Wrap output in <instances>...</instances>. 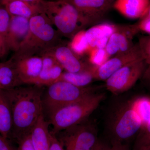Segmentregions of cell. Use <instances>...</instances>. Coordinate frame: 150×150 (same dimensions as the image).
Returning <instances> with one entry per match:
<instances>
[{
    "label": "cell",
    "instance_id": "obj_1",
    "mask_svg": "<svg viewBox=\"0 0 150 150\" xmlns=\"http://www.w3.org/2000/svg\"><path fill=\"white\" fill-rule=\"evenodd\" d=\"M10 103L13 118L12 139L17 142L30 134L43 114L42 86L33 85L4 90Z\"/></svg>",
    "mask_w": 150,
    "mask_h": 150
},
{
    "label": "cell",
    "instance_id": "obj_2",
    "mask_svg": "<svg viewBox=\"0 0 150 150\" xmlns=\"http://www.w3.org/2000/svg\"><path fill=\"white\" fill-rule=\"evenodd\" d=\"M43 13L61 35L71 38L93 23L67 0H43Z\"/></svg>",
    "mask_w": 150,
    "mask_h": 150
},
{
    "label": "cell",
    "instance_id": "obj_3",
    "mask_svg": "<svg viewBox=\"0 0 150 150\" xmlns=\"http://www.w3.org/2000/svg\"><path fill=\"white\" fill-rule=\"evenodd\" d=\"M105 97L104 93H94L56 110L48 118V122L52 126L51 134L56 135L85 121Z\"/></svg>",
    "mask_w": 150,
    "mask_h": 150
},
{
    "label": "cell",
    "instance_id": "obj_4",
    "mask_svg": "<svg viewBox=\"0 0 150 150\" xmlns=\"http://www.w3.org/2000/svg\"><path fill=\"white\" fill-rule=\"evenodd\" d=\"M97 90V87H80L65 81L56 82L43 91L42 99L43 115L48 118L61 108L96 93Z\"/></svg>",
    "mask_w": 150,
    "mask_h": 150
},
{
    "label": "cell",
    "instance_id": "obj_5",
    "mask_svg": "<svg viewBox=\"0 0 150 150\" xmlns=\"http://www.w3.org/2000/svg\"><path fill=\"white\" fill-rule=\"evenodd\" d=\"M142 127V121L129 102L122 105L115 112L111 122V143H126L139 133Z\"/></svg>",
    "mask_w": 150,
    "mask_h": 150
},
{
    "label": "cell",
    "instance_id": "obj_6",
    "mask_svg": "<svg viewBox=\"0 0 150 150\" xmlns=\"http://www.w3.org/2000/svg\"><path fill=\"white\" fill-rule=\"evenodd\" d=\"M65 150H91L97 142L96 129L85 121L55 135Z\"/></svg>",
    "mask_w": 150,
    "mask_h": 150
},
{
    "label": "cell",
    "instance_id": "obj_7",
    "mask_svg": "<svg viewBox=\"0 0 150 150\" xmlns=\"http://www.w3.org/2000/svg\"><path fill=\"white\" fill-rule=\"evenodd\" d=\"M145 69L142 58L129 63L114 73L105 81L108 91L118 94L129 90L142 77Z\"/></svg>",
    "mask_w": 150,
    "mask_h": 150
},
{
    "label": "cell",
    "instance_id": "obj_8",
    "mask_svg": "<svg viewBox=\"0 0 150 150\" xmlns=\"http://www.w3.org/2000/svg\"><path fill=\"white\" fill-rule=\"evenodd\" d=\"M52 25L51 22L47 23L30 40L21 44L13 57L38 56L44 51L60 44L61 34Z\"/></svg>",
    "mask_w": 150,
    "mask_h": 150
},
{
    "label": "cell",
    "instance_id": "obj_9",
    "mask_svg": "<svg viewBox=\"0 0 150 150\" xmlns=\"http://www.w3.org/2000/svg\"><path fill=\"white\" fill-rule=\"evenodd\" d=\"M142 58L139 45H134L129 52L113 56L100 67L92 66L95 79L105 81L125 65Z\"/></svg>",
    "mask_w": 150,
    "mask_h": 150
},
{
    "label": "cell",
    "instance_id": "obj_10",
    "mask_svg": "<svg viewBox=\"0 0 150 150\" xmlns=\"http://www.w3.org/2000/svg\"><path fill=\"white\" fill-rule=\"evenodd\" d=\"M139 30L137 24L118 26L117 30L109 38L105 48L110 57L131 51L134 46L132 38Z\"/></svg>",
    "mask_w": 150,
    "mask_h": 150
},
{
    "label": "cell",
    "instance_id": "obj_11",
    "mask_svg": "<svg viewBox=\"0 0 150 150\" xmlns=\"http://www.w3.org/2000/svg\"><path fill=\"white\" fill-rule=\"evenodd\" d=\"M45 51L52 54L66 71L78 72L86 69L90 65L82 62L69 46L61 43Z\"/></svg>",
    "mask_w": 150,
    "mask_h": 150
},
{
    "label": "cell",
    "instance_id": "obj_12",
    "mask_svg": "<svg viewBox=\"0 0 150 150\" xmlns=\"http://www.w3.org/2000/svg\"><path fill=\"white\" fill-rule=\"evenodd\" d=\"M20 77L24 84L34 85L41 72L42 59L40 56L12 57Z\"/></svg>",
    "mask_w": 150,
    "mask_h": 150
},
{
    "label": "cell",
    "instance_id": "obj_13",
    "mask_svg": "<svg viewBox=\"0 0 150 150\" xmlns=\"http://www.w3.org/2000/svg\"><path fill=\"white\" fill-rule=\"evenodd\" d=\"M92 23L102 18L110 10L113 1L110 0H67Z\"/></svg>",
    "mask_w": 150,
    "mask_h": 150
},
{
    "label": "cell",
    "instance_id": "obj_14",
    "mask_svg": "<svg viewBox=\"0 0 150 150\" xmlns=\"http://www.w3.org/2000/svg\"><path fill=\"white\" fill-rule=\"evenodd\" d=\"M29 19L11 16L6 44L8 50L17 52L25 40L29 30Z\"/></svg>",
    "mask_w": 150,
    "mask_h": 150
},
{
    "label": "cell",
    "instance_id": "obj_15",
    "mask_svg": "<svg viewBox=\"0 0 150 150\" xmlns=\"http://www.w3.org/2000/svg\"><path fill=\"white\" fill-rule=\"evenodd\" d=\"M150 0H115L112 6L127 18H143L147 13Z\"/></svg>",
    "mask_w": 150,
    "mask_h": 150
},
{
    "label": "cell",
    "instance_id": "obj_16",
    "mask_svg": "<svg viewBox=\"0 0 150 150\" xmlns=\"http://www.w3.org/2000/svg\"><path fill=\"white\" fill-rule=\"evenodd\" d=\"M49 123L43 114L40 115L30 132V140L35 150H48L51 134L48 129Z\"/></svg>",
    "mask_w": 150,
    "mask_h": 150
},
{
    "label": "cell",
    "instance_id": "obj_17",
    "mask_svg": "<svg viewBox=\"0 0 150 150\" xmlns=\"http://www.w3.org/2000/svg\"><path fill=\"white\" fill-rule=\"evenodd\" d=\"M24 84L17 70L13 58L1 63L0 65V89H11Z\"/></svg>",
    "mask_w": 150,
    "mask_h": 150
},
{
    "label": "cell",
    "instance_id": "obj_18",
    "mask_svg": "<svg viewBox=\"0 0 150 150\" xmlns=\"http://www.w3.org/2000/svg\"><path fill=\"white\" fill-rule=\"evenodd\" d=\"M13 118L10 103L4 90L0 89V134L12 139Z\"/></svg>",
    "mask_w": 150,
    "mask_h": 150
},
{
    "label": "cell",
    "instance_id": "obj_19",
    "mask_svg": "<svg viewBox=\"0 0 150 150\" xmlns=\"http://www.w3.org/2000/svg\"><path fill=\"white\" fill-rule=\"evenodd\" d=\"M4 6L11 16L30 19L43 13L41 4L25 1H14L8 3Z\"/></svg>",
    "mask_w": 150,
    "mask_h": 150
},
{
    "label": "cell",
    "instance_id": "obj_20",
    "mask_svg": "<svg viewBox=\"0 0 150 150\" xmlns=\"http://www.w3.org/2000/svg\"><path fill=\"white\" fill-rule=\"evenodd\" d=\"M118 26L108 23H102L93 26L86 30V36L90 47L96 48L98 41L103 38H108L117 30Z\"/></svg>",
    "mask_w": 150,
    "mask_h": 150
},
{
    "label": "cell",
    "instance_id": "obj_21",
    "mask_svg": "<svg viewBox=\"0 0 150 150\" xmlns=\"http://www.w3.org/2000/svg\"><path fill=\"white\" fill-rule=\"evenodd\" d=\"M95 79L93 66L90 64L86 69L77 73L63 72L59 81H65L80 87L88 86Z\"/></svg>",
    "mask_w": 150,
    "mask_h": 150
},
{
    "label": "cell",
    "instance_id": "obj_22",
    "mask_svg": "<svg viewBox=\"0 0 150 150\" xmlns=\"http://www.w3.org/2000/svg\"><path fill=\"white\" fill-rule=\"evenodd\" d=\"M129 102L142 121V129L144 128L150 122V97H139Z\"/></svg>",
    "mask_w": 150,
    "mask_h": 150
},
{
    "label": "cell",
    "instance_id": "obj_23",
    "mask_svg": "<svg viewBox=\"0 0 150 150\" xmlns=\"http://www.w3.org/2000/svg\"><path fill=\"white\" fill-rule=\"evenodd\" d=\"M64 71V69L59 64H57L49 69L41 71L34 85L41 86L51 85L59 81Z\"/></svg>",
    "mask_w": 150,
    "mask_h": 150
},
{
    "label": "cell",
    "instance_id": "obj_24",
    "mask_svg": "<svg viewBox=\"0 0 150 150\" xmlns=\"http://www.w3.org/2000/svg\"><path fill=\"white\" fill-rule=\"evenodd\" d=\"M69 46L77 56H83L88 53L91 48L86 38V30H83L75 34Z\"/></svg>",
    "mask_w": 150,
    "mask_h": 150
},
{
    "label": "cell",
    "instance_id": "obj_25",
    "mask_svg": "<svg viewBox=\"0 0 150 150\" xmlns=\"http://www.w3.org/2000/svg\"><path fill=\"white\" fill-rule=\"evenodd\" d=\"M11 18V16L5 6L0 4V42L7 51L6 40Z\"/></svg>",
    "mask_w": 150,
    "mask_h": 150
},
{
    "label": "cell",
    "instance_id": "obj_26",
    "mask_svg": "<svg viewBox=\"0 0 150 150\" xmlns=\"http://www.w3.org/2000/svg\"><path fill=\"white\" fill-rule=\"evenodd\" d=\"M150 149V122L139 132L133 150H149Z\"/></svg>",
    "mask_w": 150,
    "mask_h": 150
},
{
    "label": "cell",
    "instance_id": "obj_27",
    "mask_svg": "<svg viewBox=\"0 0 150 150\" xmlns=\"http://www.w3.org/2000/svg\"><path fill=\"white\" fill-rule=\"evenodd\" d=\"M105 48H92L88 52V61L90 64L95 67H99L110 59Z\"/></svg>",
    "mask_w": 150,
    "mask_h": 150
},
{
    "label": "cell",
    "instance_id": "obj_28",
    "mask_svg": "<svg viewBox=\"0 0 150 150\" xmlns=\"http://www.w3.org/2000/svg\"><path fill=\"white\" fill-rule=\"evenodd\" d=\"M145 69H150V35L140 38L138 43Z\"/></svg>",
    "mask_w": 150,
    "mask_h": 150
},
{
    "label": "cell",
    "instance_id": "obj_29",
    "mask_svg": "<svg viewBox=\"0 0 150 150\" xmlns=\"http://www.w3.org/2000/svg\"><path fill=\"white\" fill-rule=\"evenodd\" d=\"M17 143L18 144L17 150H35L31 143L30 134L20 139Z\"/></svg>",
    "mask_w": 150,
    "mask_h": 150
},
{
    "label": "cell",
    "instance_id": "obj_30",
    "mask_svg": "<svg viewBox=\"0 0 150 150\" xmlns=\"http://www.w3.org/2000/svg\"><path fill=\"white\" fill-rule=\"evenodd\" d=\"M142 18V20L137 24L138 29L150 35V18L145 16Z\"/></svg>",
    "mask_w": 150,
    "mask_h": 150
},
{
    "label": "cell",
    "instance_id": "obj_31",
    "mask_svg": "<svg viewBox=\"0 0 150 150\" xmlns=\"http://www.w3.org/2000/svg\"><path fill=\"white\" fill-rule=\"evenodd\" d=\"M48 150H65L61 142L55 135L51 134V144Z\"/></svg>",
    "mask_w": 150,
    "mask_h": 150
},
{
    "label": "cell",
    "instance_id": "obj_32",
    "mask_svg": "<svg viewBox=\"0 0 150 150\" xmlns=\"http://www.w3.org/2000/svg\"><path fill=\"white\" fill-rule=\"evenodd\" d=\"M0 150H17V149L11 144L8 139L0 134Z\"/></svg>",
    "mask_w": 150,
    "mask_h": 150
},
{
    "label": "cell",
    "instance_id": "obj_33",
    "mask_svg": "<svg viewBox=\"0 0 150 150\" xmlns=\"http://www.w3.org/2000/svg\"><path fill=\"white\" fill-rule=\"evenodd\" d=\"M108 150H130L129 145L126 143L112 142Z\"/></svg>",
    "mask_w": 150,
    "mask_h": 150
},
{
    "label": "cell",
    "instance_id": "obj_34",
    "mask_svg": "<svg viewBox=\"0 0 150 150\" xmlns=\"http://www.w3.org/2000/svg\"><path fill=\"white\" fill-rule=\"evenodd\" d=\"M109 147V146L98 140L91 150H108Z\"/></svg>",
    "mask_w": 150,
    "mask_h": 150
},
{
    "label": "cell",
    "instance_id": "obj_35",
    "mask_svg": "<svg viewBox=\"0 0 150 150\" xmlns=\"http://www.w3.org/2000/svg\"><path fill=\"white\" fill-rule=\"evenodd\" d=\"M43 0H0V4L3 6L5 5L8 3L14 1H25L30 2L41 4Z\"/></svg>",
    "mask_w": 150,
    "mask_h": 150
},
{
    "label": "cell",
    "instance_id": "obj_36",
    "mask_svg": "<svg viewBox=\"0 0 150 150\" xmlns=\"http://www.w3.org/2000/svg\"><path fill=\"white\" fill-rule=\"evenodd\" d=\"M142 77L143 80L150 85V69H145Z\"/></svg>",
    "mask_w": 150,
    "mask_h": 150
},
{
    "label": "cell",
    "instance_id": "obj_37",
    "mask_svg": "<svg viewBox=\"0 0 150 150\" xmlns=\"http://www.w3.org/2000/svg\"><path fill=\"white\" fill-rule=\"evenodd\" d=\"M7 50L0 42V57L4 56L6 53Z\"/></svg>",
    "mask_w": 150,
    "mask_h": 150
},
{
    "label": "cell",
    "instance_id": "obj_38",
    "mask_svg": "<svg viewBox=\"0 0 150 150\" xmlns=\"http://www.w3.org/2000/svg\"><path fill=\"white\" fill-rule=\"evenodd\" d=\"M146 16L149 17L150 18V6H149V10H148L147 13L146 14Z\"/></svg>",
    "mask_w": 150,
    "mask_h": 150
},
{
    "label": "cell",
    "instance_id": "obj_39",
    "mask_svg": "<svg viewBox=\"0 0 150 150\" xmlns=\"http://www.w3.org/2000/svg\"><path fill=\"white\" fill-rule=\"evenodd\" d=\"M110 1H114V0H110Z\"/></svg>",
    "mask_w": 150,
    "mask_h": 150
},
{
    "label": "cell",
    "instance_id": "obj_40",
    "mask_svg": "<svg viewBox=\"0 0 150 150\" xmlns=\"http://www.w3.org/2000/svg\"><path fill=\"white\" fill-rule=\"evenodd\" d=\"M0 65H1V63H0Z\"/></svg>",
    "mask_w": 150,
    "mask_h": 150
},
{
    "label": "cell",
    "instance_id": "obj_41",
    "mask_svg": "<svg viewBox=\"0 0 150 150\" xmlns=\"http://www.w3.org/2000/svg\"><path fill=\"white\" fill-rule=\"evenodd\" d=\"M149 150H150V149H149Z\"/></svg>",
    "mask_w": 150,
    "mask_h": 150
}]
</instances>
